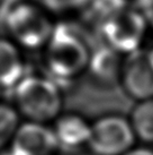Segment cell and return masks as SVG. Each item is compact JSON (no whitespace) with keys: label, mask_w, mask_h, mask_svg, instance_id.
Returning <instances> with one entry per match:
<instances>
[{"label":"cell","mask_w":153,"mask_h":155,"mask_svg":"<svg viewBox=\"0 0 153 155\" xmlns=\"http://www.w3.org/2000/svg\"><path fill=\"white\" fill-rule=\"evenodd\" d=\"M25 76L21 48L7 36H0V90H13Z\"/></svg>","instance_id":"10"},{"label":"cell","mask_w":153,"mask_h":155,"mask_svg":"<svg viewBox=\"0 0 153 155\" xmlns=\"http://www.w3.org/2000/svg\"><path fill=\"white\" fill-rule=\"evenodd\" d=\"M136 138L153 144V99L137 102L130 117Z\"/></svg>","instance_id":"11"},{"label":"cell","mask_w":153,"mask_h":155,"mask_svg":"<svg viewBox=\"0 0 153 155\" xmlns=\"http://www.w3.org/2000/svg\"><path fill=\"white\" fill-rule=\"evenodd\" d=\"M91 53L85 39L73 27L55 25L44 47L43 62L47 77L59 82H71L87 73Z\"/></svg>","instance_id":"1"},{"label":"cell","mask_w":153,"mask_h":155,"mask_svg":"<svg viewBox=\"0 0 153 155\" xmlns=\"http://www.w3.org/2000/svg\"><path fill=\"white\" fill-rule=\"evenodd\" d=\"M120 85L137 102L153 99V49L141 48L124 56Z\"/></svg>","instance_id":"6"},{"label":"cell","mask_w":153,"mask_h":155,"mask_svg":"<svg viewBox=\"0 0 153 155\" xmlns=\"http://www.w3.org/2000/svg\"><path fill=\"white\" fill-rule=\"evenodd\" d=\"M4 2H5V0H0V7L4 5Z\"/></svg>","instance_id":"18"},{"label":"cell","mask_w":153,"mask_h":155,"mask_svg":"<svg viewBox=\"0 0 153 155\" xmlns=\"http://www.w3.org/2000/svg\"><path fill=\"white\" fill-rule=\"evenodd\" d=\"M149 25V19L141 10L126 6L107 18L99 26V32L105 45L125 56L142 48Z\"/></svg>","instance_id":"4"},{"label":"cell","mask_w":153,"mask_h":155,"mask_svg":"<svg viewBox=\"0 0 153 155\" xmlns=\"http://www.w3.org/2000/svg\"><path fill=\"white\" fill-rule=\"evenodd\" d=\"M126 6H128L127 0H88L82 12L89 22L97 24L99 27L107 18Z\"/></svg>","instance_id":"12"},{"label":"cell","mask_w":153,"mask_h":155,"mask_svg":"<svg viewBox=\"0 0 153 155\" xmlns=\"http://www.w3.org/2000/svg\"><path fill=\"white\" fill-rule=\"evenodd\" d=\"M123 60V54L104 45L91 53L87 73L98 85L113 86L120 83Z\"/></svg>","instance_id":"9"},{"label":"cell","mask_w":153,"mask_h":155,"mask_svg":"<svg viewBox=\"0 0 153 155\" xmlns=\"http://www.w3.org/2000/svg\"><path fill=\"white\" fill-rule=\"evenodd\" d=\"M13 91L14 107L26 121L48 125L61 116L62 91L60 84L50 77L26 75Z\"/></svg>","instance_id":"3"},{"label":"cell","mask_w":153,"mask_h":155,"mask_svg":"<svg viewBox=\"0 0 153 155\" xmlns=\"http://www.w3.org/2000/svg\"><path fill=\"white\" fill-rule=\"evenodd\" d=\"M9 151L14 155H55L60 147L53 127L25 121L18 127Z\"/></svg>","instance_id":"7"},{"label":"cell","mask_w":153,"mask_h":155,"mask_svg":"<svg viewBox=\"0 0 153 155\" xmlns=\"http://www.w3.org/2000/svg\"><path fill=\"white\" fill-rule=\"evenodd\" d=\"M50 14H67L82 10L88 0H35Z\"/></svg>","instance_id":"14"},{"label":"cell","mask_w":153,"mask_h":155,"mask_svg":"<svg viewBox=\"0 0 153 155\" xmlns=\"http://www.w3.org/2000/svg\"><path fill=\"white\" fill-rule=\"evenodd\" d=\"M1 7L7 38L21 49H44L55 27L46 9L35 0H5Z\"/></svg>","instance_id":"2"},{"label":"cell","mask_w":153,"mask_h":155,"mask_svg":"<svg viewBox=\"0 0 153 155\" xmlns=\"http://www.w3.org/2000/svg\"><path fill=\"white\" fill-rule=\"evenodd\" d=\"M124 155H153V150L148 146H135Z\"/></svg>","instance_id":"15"},{"label":"cell","mask_w":153,"mask_h":155,"mask_svg":"<svg viewBox=\"0 0 153 155\" xmlns=\"http://www.w3.org/2000/svg\"><path fill=\"white\" fill-rule=\"evenodd\" d=\"M20 114L14 105L0 102V150L10 146L20 126Z\"/></svg>","instance_id":"13"},{"label":"cell","mask_w":153,"mask_h":155,"mask_svg":"<svg viewBox=\"0 0 153 155\" xmlns=\"http://www.w3.org/2000/svg\"><path fill=\"white\" fill-rule=\"evenodd\" d=\"M148 19H149V24H151V25H152V27H153V13L150 15L149 17H148Z\"/></svg>","instance_id":"16"},{"label":"cell","mask_w":153,"mask_h":155,"mask_svg":"<svg viewBox=\"0 0 153 155\" xmlns=\"http://www.w3.org/2000/svg\"><path fill=\"white\" fill-rule=\"evenodd\" d=\"M2 155H14V154H13V153H11L10 151H9L8 153H6V154H2Z\"/></svg>","instance_id":"17"},{"label":"cell","mask_w":153,"mask_h":155,"mask_svg":"<svg viewBox=\"0 0 153 155\" xmlns=\"http://www.w3.org/2000/svg\"><path fill=\"white\" fill-rule=\"evenodd\" d=\"M90 128L91 124L79 114H61L54 121L53 126L60 150L71 152L87 147L89 143Z\"/></svg>","instance_id":"8"},{"label":"cell","mask_w":153,"mask_h":155,"mask_svg":"<svg viewBox=\"0 0 153 155\" xmlns=\"http://www.w3.org/2000/svg\"><path fill=\"white\" fill-rule=\"evenodd\" d=\"M136 139L130 118L106 114L91 122L87 147L94 155H124L135 147Z\"/></svg>","instance_id":"5"}]
</instances>
